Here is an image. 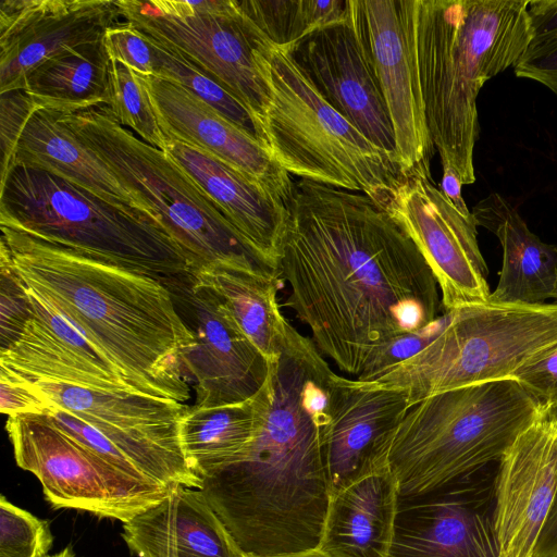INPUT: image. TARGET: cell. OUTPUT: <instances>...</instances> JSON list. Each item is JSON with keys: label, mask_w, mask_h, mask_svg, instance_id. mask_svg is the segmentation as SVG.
Returning <instances> with one entry per match:
<instances>
[{"label": "cell", "mask_w": 557, "mask_h": 557, "mask_svg": "<svg viewBox=\"0 0 557 557\" xmlns=\"http://www.w3.org/2000/svg\"><path fill=\"white\" fill-rule=\"evenodd\" d=\"M32 318L0 350V370L26 382L66 383L90 389L140 394L108 364L85 337L26 288Z\"/></svg>", "instance_id": "cell-22"}, {"label": "cell", "mask_w": 557, "mask_h": 557, "mask_svg": "<svg viewBox=\"0 0 557 557\" xmlns=\"http://www.w3.org/2000/svg\"><path fill=\"white\" fill-rule=\"evenodd\" d=\"M545 407L515 379L455 388L416 404L388 449L399 498L432 492L498 462Z\"/></svg>", "instance_id": "cell-6"}, {"label": "cell", "mask_w": 557, "mask_h": 557, "mask_svg": "<svg viewBox=\"0 0 557 557\" xmlns=\"http://www.w3.org/2000/svg\"><path fill=\"white\" fill-rule=\"evenodd\" d=\"M214 201L253 253L278 272L287 224L284 200L219 159L168 139L164 150Z\"/></svg>", "instance_id": "cell-23"}, {"label": "cell", "mask_w": 557, "mask_h": 557, "mask_svg": "<svg viewBox=\"0 0 557 557\" xmlns=\"http://www.w3.org/2000/svg\"><path fill=\"white\" fill-rule=\"evenodd\" d=\"M553 299H554V304H557V286H556Z\"/></svg>", "instance_id": "cell-48"}, {"label": "cell", "mask_w": 557, "mask_h": 557, "mask_svg": "<svg viewBox=\"0 0 557 557\" xmlns=\"http://www.w3.org/2000/svg\"><path fill=\"white\" fill-rule=\"evenodd\" d=\"M497 466L399 498L387 557H500L494 524Z\"/></svg>", "instance_id": "cell-15"}, {"label": "cell", "mask_w": 557, "mask_h": 557, "mask_svg": "<svg viewBox=\"0 0 557 557\" xmlns=\"http://www.w3.org/2000/svg\"><path fill=\"white\" fill-rule=\"evenodd\" d=\"M122 537L138 557H244L202 490L183 485L123 522Z\"/></svg>", "instance_id": "cell-24"}, {"label": "cell", "mask_w": 557, "mask_h": 557, "mask_svg": "<svg viewBox=\"0 0 557 557\" xmlns=\"http://www.w3.org/2000/svg\"><path fill=\"white\" fill-rule=\"evenodd\" d=\"M262 62L271 99L260 129L275 161L300 180L361 193L384 207L404 177L397 154L332 108L285 50L265 40Z\"/></svg>", "instance_id": "cell-8"}, {"label": "cell", "mask_w": 557, "mask_h": 557, "mask_svg": "<svg viewBox=\"0 0 557 557\" xmlns=\"http://www.w3.org/2000/svg\"><path fill=\"white\" fill-rule=\"evenodd\" d=\"M442 168L443 176L438 188L462 215L472 216V212L468 209L461 195L463 184L458 173L448 164L442 165Z\"/></svg>", "instance_id": "cell-44"}, {"label": "cell", "mask_w": 557, "mask_h": 557, "mask_svg": "<svg viewBox=\"0 0 557 557\" xmlns=\"http://www.w3.org/2000/svg\"><path fill=\"white\" fill-rule=\"evenodd\" d=\"M13 165L45 170L115 207L154 218L76 138L58 112L38 108L32 113L17 140L10 169Z\"/></svg>", "instance_id": "cell-26"}, {"label": "cell", "mask_w": 557, "mask_h": 557, "mask_svg": "<svg viewBox=\"0 0 557 557\" xmlns=\"http://www.w3.org/2000/svg\"><path fill=\"white\" fill-rule=\"evenodd\" d=\"M194 277L216 294L269 363L278 358L288 324L277 301L278 274L218 269Z\"/></svg>", "instance_id": "cell-30"}, {"label": "cell", "mask_w": 557, "mask_h": 557, "mask_svg": "<svg viewBox=\"0 0 557 557\" xmlns=\"http://www.w3.org/2000/svg\"><path fill=\"white\" fill-rule=\"evenodd\" d=\"M26 382V381H25ZM49 399L97 430L140 474L166 487H202L188 466L180 441L183 404L138 394H116L83 386L28 382Z\"/></svg>", "instance_id": "cell-12"}, {"label": "cell", "mask_w": 557, "mask_h": 557, "mask_svg": "<svg viewBox=\"0 0 557 557\" xmlns=\"http://www.w3.org/2000/svg\"><path fill=\"white\" fill-rule=\"evenodd\" d=\"M272 46L288 50L308 35L349 20V0H236Z\"/></svg>", "instance_id": "cell-31"}, {"label": "cell", "mask_w": 557, "mask_h": 557, "mask_svg": "<svg viewBox=\"0 0 557 557\" xmlns=\"http://www.w3.org/2000/svg\"><path fill=\"white\" fill-rule=\"evenodd\" d=\"M399 503L389 468L331 496L319 546L332 557H387Z\"/></svg>", "instance_id": "cell-27"}, {"label": "cell", "mask_w": 557, "mask_h": 557, "mask_svg": "<svg viewBox=\"0 0 557 557\" xmlns=\"http://www.w3.org/2000/svg\"><path fill=\"white\" fill-rule=\"evenodd\" d=\"M333 374L313 342L288 324L270 362L272 395L249 454L202 481L244 557H286L320 546L331 499L322 440Z\"/></svg>", "instance_id": "cell-2"}, {"label": "cell", "mask_w": 557, "mask_h": 557, "mask_svg": "<svg viewBox=\"0 0 557 557\" xmlns=\"http://www.w3.org/2000/svg\"><path fill=\"white\" fill-rule=\"evenodd\" d=\"M450 311H444L435 322L423 330L404 334L392 339L374 356L364 371L357 376V380L366 381L382 370L397 364L425 348L444 331L450 320Z\"/></svg>", "instance_id": "cell-36"}, {"label": "cell", "mask_w": 557, "mask_h": 557, "mask_svg": "<svg viewBox=\"0 0 557 557\" xmlns=\"http://www.w3.org/2000/svg\"><path fill=\"white\" fill-rule=\"evenodd\" d=\"M76 138L152 214L186 255L191 276L218 269L276 273L165 151L122 126L110 108L61 114Z\"/></svg>", "instance_id": "cell-7"}, {"label": "cell", "mask_w": 557, "mask_h": 557, "mask_svg": "<svg viewBox=\"0 0 557 557\" xmlns=\"http://www.w3.org/2000/svg\"><path fill=\"white\" fill-rule=\"evenodd\" d=\"M16 465L40 482L49 504L126 522L170 492L123 471L83 445L50 413L8 417Z\"/></svg>", "instance_id": "cell-10"}, {"label": "cell", "mask_w": 557, "mask_h": 557, "mask_svg": "<svg viewBox=\"0 0 557 557\" xmlns=\"http://www.w3.org/2000/svg\"><path fill=\"white\" fill-rule=\"evenodd\" d=\"M512 379L544 406L552 405L557 399V347L520 369Z\"/></svg>", "instance_id": "cell-41"}, {"label": "cell", "mask_w": 557, "mask_h": 557, "mask_svg": "<svg viewBox=\"0 0 557 557\" xmlns=\"http://www.w3.org/2000/svg\"><path fill=\"white\" fill-rule=\"evenodd\" d=\"M0 410L8 417L48 413L53 409L47 397L28 382L0 370Z\"/></svg>", "instance_id": "cell-39"}, {"label": "cell", "mask_w": 557, "mask_h": 557, "mask_svg": "<svg viewBox=\"0 0 557 557\" xmlns=\"http://www.w3.org/2000/svg\"><path fill=\"white\" fill-rule=\"evenodd\" d=\"M121 14L111 0H2L0 94L24 89L45 61L102 40Z\"/></svg>", "instance_id": "cell-17"}, {"label": "cell", "mask_w": 557, "mask_h": 557, "mask_svg": "<svg viewBox=\"0 0 557 557\" xmlns=\"http://www.w3.org/2000/svg\"><path fill=\"white\" fill-rule=\"evenodd\" d=\"M191 318L195 343L182 363L195 382L196 406L252 398L265 384L270 363L238 326L216 294L194 276L169 286Z\"/></svg>", "instance_id": "cell-16"}, {"label": "cell", "mask_w": 557, "mask_h": 557, "mask_svg": "<svg viewBox=\"0 0 557 557\" xmlns=\"http://www.w3.org/2000/svg\"><path fill=\"white\" fill-rule=\"evenodd\" d=\"M444 331L410 358L360 381L405 393L412 407L433 395L512 379L557 347V304L487 300L450 311ZM359 381V380H358Z\"/></svg>", "instance_id": "cell-9"}, {"label": "cell", "mask_w": 557, "mask_h": 557, "mask_svg": "<svg viewBox=\"0 0 557 557\" xmlns=\"http://www.w3.org/2000/svg\"><path fill=\"white\" fill-rule=\"evenodd\" d=\"M0 225L168 286L191 276L186 255L158 220L38 168L13 165L1 178Z\"/></svg>", "instance_id": "cell-5"}, {"label": "cell", "mask_w": 557, "mask_h": 557, "mask_svg": "<svg viewBox=\"0 0 557 557\" xmlns=\"http://www.w3.org/2000/svg\"><path fill=\"white\" fill-rule=\"evenodd\" d=\"M410 408L400 391L369 387L334 372L331 420L322 440L330 496L388 469L391 441Z\"/></svg>", "instance_id": "cell-19"}, {"label": "cell", "mask_w": 557, "mask_h": 557, "mask_svg": "<svg viewBox=\"0 0 557 557\" xmlns=\"http://www.w3.org/2000/svg\"><path fill=\"white\" fill-rule=\"evenodd\" d=\"M109 66L101 40L45 61L29 73L24 90L40 109L61 114L108 106Z\"/></svg>", "instance_id": "cell-29"}, {"label": "cell", "mask_w": 557, "mask_h": 557, "mask_svg": "<svg viewBox=\"0 0 557 557\" xmlns=\"http://www.w3.org/2000/svg\"><path fill=\"white\" fill-rule=\"evenodd\" d=\"M272 395L269 376L250 399L232 405L186 407L178 421L185 459L202 481L249 454Z\"/></svg>", "instance_id": "cell-28"}, {"label": "cell", "mask_w": 557, "mask_h": 557, "mask_svg": "<svg viewBox=\"0 0 557 557\" xmlns=\"http://www.w3.org/2000/svg\"><path fill=\"white\" fill-rule=\"evenodd\" d=\"M115 3L123 20L185 58L239 101L260 129L271 99L262 62L265 39L236 0L235 8L223 14L196 12L189 1Z\"/></svg>", "instance_id": "cell-11"}, {"label": "cell", "mask_w": 557, "mask_h": 557, "mask_svg": "<svg viewBox=\"0 0 557 557\" xmlns=\"http://www.w3.org/2000/svg\"><path fill=\"white\" fill-rule=\"evenodd\" d=\"M349 1L350 24L389 112L401 172H431L434 145L417 60V0Z\"/></svg>", "instance_id": "cell-13"}, {"label": "cell", "mask_w": 557, "mask_h": 557, "mask_svg": "<svg viewBox=\"0 0 557 557\" xmlns=\"http://www.w3.org/2000/svg\"><path fill=\"white\" fill-rule=\"evenodd\" d=\"M285 205L278 271L287 305L341 371L359 376L392 339L442 315L424 257L369 196L299 180Z\"/></svg>", "instance_id": "cell-1"}, {"label": "cell", "mask_w": 557, "mask_h": 557, "mask_svg": "<svg viewBox=\"0 0 557 557\" xmlns=\"http://www.w3.org/2000/svg\"><path fill=\"white\" fill-rule=\"evenodd\" d=\"M516 76L537 82L557 96V38L529 45L513 66Z\"/></svg>", "instance_id": "cell-40"}, {"label": "cell", "mask_w": 557, "mask_h": 557, "mask_svg": "<svg viewBox=\"0 0 557 557\" xmlns=\"http://www.w3.org/2000/svg\"><path fill=\"white\" fill-rule=\"evenodd\" d=\"M527 13L532 29L530 45L557 38V0H529Z\"/></svg>", "instance_id": "cell-42"}, {"label": "cell", "mask_w": 557, "mask_h": 557, "mask_svg": "<svg viewBox=\"0 0 557 557\" xmlns=\"http://www.w3.org/2000/svg\"><path fill=\"white\" fill-rule=\"evenodd\" d=\"M53 544L48 520L0 497V557H45Z\"/></svg>", "instance_id": "cell-34"}, {"label": "cell", "mask_w": 557, "mask_h": 557, "mask_svg": "<svg viewBox=\"0 0 557 557\" xmlns=\"http://www.w3.org/2000/svg\"><path fill=\"white\" fill-rule=\"evenodd\" d=\"M45 557H78V556L74 553L73 548L69 545L65 548H63L62 550H60L59 553L53 554V555H47Z\"/></svg>", "instance_id": "cell-46"}, {"label": "cell", "mask_w": 557, "mask_h": 557, "mask_svg": "<svg viewBox=\"0 0 557 557\" xmlns=\"http://www.w3.org/2000/svg\"><path fill=\"white\" fill-rule=\"evenodd\" d=\"M553 417L557 420V399L549 406H546Z\"/></svg>", "instance_id": "cell-47"}, {"label": "cell", "mask_w": 557, "mask_h": 557, "mask_svg": "<svg viewBox=\"0 0 557 557\" xmlns=\"http://www.w3.org/2000/svg\"><path fill=\"white\" fill-rule=\"evenodd\" d=\"M529 0H417V60L429 133L442 165L474 183L483 85L515 66L532 40Z\"/></svg>", "instance_id": "cell-4"}, {"label": "cell", "mask_w": 557, "mask_h": 557, "mask_svg": "<svg viewBox=\"0 0 557 557\" xmlns=\"http://www.w3.org/2000/svg\"><path fill=\"white\" fill-rule=\"evenodd\" d=\"M0 228V259L140 394L181 404L189 398L182 358L195 338L168 285Z\"/></svg>", "instance_id": "cell-3"}, {"label": "cell", "mask_w": 557, "mask_h": 557, "mask_svg": "<svg viewBox=\"0 0 557 557\" xmlns=\"http://www.w3.org/2000/svg\"><path fill=\"white\" fill-rule=\"evenodd\" d=\"M286 557H332V556H330V555L323 553L321 549L317 548L313 550H308L305 553L295 554V555H290V556H286Z\"/></svg>", "instance_id": "cell-45"}, {"label": "cell", "mask_w": 557, "mask_h": 557, "mask_svg": "<svg viewBox=\"0 0 557 557\" xmlns=\"http://www.w3.org/2000/svg\"><path fill=\"white\" fill-rule=\"evenodd\" d=\"M39 107L24 90L16 89L0 94V146L1 177L9 171L22 129Z\"/></svg>", "instance_id": "cell-37"}, {"label": "cell", "mask_w": 557, "mask_h": 557, "mask_svg": "<svg viewBox=\"0 0 557 557\" xmlns=\"http://www.w3.org/2000/svg\"><path fill=\"white\" fill-rule=\"evenodd\" d=\"M285 51L332 108L371 143L396 154L388 109L349 20L321 28Z\"/></svg>", "instance_id": "cell-20"}, {"label": "cell", "mask_w": 557, "mask_h": 557, "mask_svg": "<svg viewBox=\"0 0 557 557\" xmlns=\"http://www.w3.org/2000/svg\"><path fill=\"white\" fill-rule=\"evenodd\" d=\"M108 107L122 126L129 127L150 146L165 150L168 139L145 87L135 72L120 62L110 61Z\"/></svg>", "instance_id": "cell-33"}, {"label": "cell", "mask_w": 557, "mask_h": 557, "mask_svg": "<svg viewBox=\"0 0 557 557\" xmlns=\"http://www.w3.org/2000/svg\"><path fill=\"white\" fill-rule=\"evenodd\" d=\"M476 224L492 232L503 249L496 304L540 305L557 286V245L542 242L517 209L500 194L491 193L472 209Z\"/></svg>", "instance_id": "cell-25"}, {"label": "cell", "mask_w": 557, "mask_h": 557, "mask_svg": "<svg viewBox=\"0 0 557 557\" xmlns=\"http://www.w3.org/2000/svg\"><path fill=\"white\" fill-rule=\"evenodd\" d=\"M383 208L431 268L444 311L488 300V270L478 243L476 221L455 208L431 172L416 170L404 176Z\"/></svg>", "instance_id": "cell-14"}, {"label": "cell", "mask_w": 557, "mask_h": 557, "mask_svg": "<svg viewBox=\"0 0 557 557\" xmlns=\"http://www.w3.org/2000/svg\"><path fill=\"white\" fill-rule=\"evenodd\" d=\"M554 557H557V556H554Z\"/></svg>", "instance_id": "cell-49"}, {"label": "cell", "mask_w": 557, "mask_h": 557, "mask_svg": "<svg viewBox=\"0 0 557 557\" xmlns=\"http://www.w3.org/2000/svg\"><path fill=\"white\" fill-rule=\"evenodd\" d=\"M102 44L110 61L120 62L141 75H154L156 59L150 41L123 20L107 28Z\"/></svg>", "instance_id": "cell-35"}, {"label": "cell", "mask_w": 557, "mask_h": 557, "mask_svg": "<svg viewBox=\"0 0 557 557\" xmlns=\"http://www.w3.org/2000/svg\"><path fill=\"white\" fill-rule=\"evenodd\" d=\"M137 78L145 87L166 139L208 153L256 181L284 202L294 182L263 143L228 121L183 85L154 75Z\"/></svg>", "instance_id": "cell-21"}, {"label": "cell", "mask_w": 557, "mask_h": 557, "mask_svg": "<svg viewBox=\"0 0 557 557\" xmlns=\"http://www.w3.org/2000/svg\"><path fill=\"white\" fill-rule=\"evenodd\" d=\"M557 493V420L547 407L498 461L494 524L500 557H532Z\"/></svg>", "instance_id": "cell-18"}, {"label": "cell", "mask_w": 557, "mask_h": 557, "mask_svg": "<svg viewBox=\"0 0 557 557\" xmlns=\"http://www.w3.org/2000/svg\"><path fill=\"white\" fill-rule=\"evenodd\" d=\"M1 349L8 347L32 318L26 288L12 267L0 259Z\"/></svg>", "instance_id": "cell-38"}, {"label": "cell", "mask_w": 557, "mask_h": 557, "mask_svg": "<svg viewBox=\"0 0 557 557\" xmlns=\"http://www.w3.org/2000/svg\"><path fill=\"white\" fill-rule=\"evenodd\" d=\"M554 556H557V493L532 555V557Z\"/></svg>", "instance_id": "cell-43"}, {"label": "cell", "mask_w": 557, "mask_h": 557, "mask_svg": "<svg viewBox=\"0 0 557 557\" xmlns=\"http://www.w3.org/2000/svg\"><path fill=\"white\" fill-rule=\"evenodd\" d=\"M145 37L154 51V76L176 82L188 88L228 121L263 143L258 125L239 101L185 58L161 46L147 35Z\"/></svg>", "instance_id": "cell-32"}]
</instances>
